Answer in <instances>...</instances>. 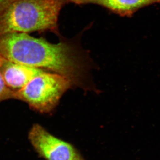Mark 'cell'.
Segmentation results:
<instances>
[{
    "mask_svg": "<svg viewBox=\"0 0 160 160\" xmlns=\"http://www.w3.org/2000/svg\"><path fill=\"white\" fill-rule=\"evenodd\" d=\"M0 54L8 61L64 76L72 85L82 83L81 63L73 49L66 43L51 44L24 33L8 34L0 36Z\"/></svg>",
    "mask_w": 160,
    "mask_h": 160,
    "instance_id": "1",
    "label": "cell"
},
{
    "mask_svg": "<svg viewBox=\"0 0 160 160\" xmlns=\"http://www.w3.org/2000/svg\"><path fill=\"white\" fill-rule=\"evenodd\" d=\"M67 0H16L0 8V36L55 31Z\"/></svg>",
    "mask_w": 160,
    "mask_h": 160,
    "instance_id": "2",
    "label": "cell"
},
{
    "mask_svg": "<svg viewBox=\"0 0 160 160\" xmlns=\"http://www.w3.org/2000/svg\"><path fill=\"white\" fill-rule=\"evenodd\" d=\"M72 83L64 76L45 72L32 79L24 88L14 91V98L27 103L41 113L53 111Z\"/></svg>",
    "mask_w": 160,
    "mask_h": 160,
    "instance_id": "3",
    "label": "cell"
},
{
    "mask_svg": "<svg viewBox=\"0 0 160 160\" xmlns=\"http://www.w3.org/2000/svg\"><path fill=\"white\" fill-rule=\"evenodd\" d=\"M28 138L36 152L46 160H85L72 145L54 136L40 124L32 126Z\"/></svg>",
    "mask_w": 160,
    "mask_h": 160,
    "instance_id": "4",
    "label": "cell"
},
{
    "mask_svg": "<svg viewBox=\"0 0 160 160\" xmlns=\"http://www.w3.org/2000/svg\"><path fill=\"white\" fill-rule=\"evenodd\" d=\"M1 73L8 87L13 91L24 88L32 79L44 72L41 68L29 67L7 61L3 66Z\"/></svg>",
    "mask_w": 160,
    "mask_h": 160,
    "instance_id": "5",
    "label": "cell"
},
{
    "mask_svg": "<svg viewBox=\"0 0 160 160\" xmlns=\"http://www.w3.org/2000/svg\"><path fill=\"white\" fill-rule=\"evenodd\" d=\"M67 2L77 5H98L121 16L130 17L141 8L160 4V0H67Z\"/></svg>",
    "mask_w": 160,
    "mask_h": 160,
    "instance_id": "6",
    "label": "cell"
},
{
    "mask_svg": "<svg viewBox=\"0 0 160 160\" xmlns=\"http://www.w3.org/2000/svg\"><path fill=\"white\" fill-rule=\"evenodd\" d=\"M10 98H14V91L7 87L0 72V102Z\"/></svg>",
    "mask_w": 160,
    "mask_h": 160,
    "instance_id": "7",
    "label": "cell"
},
{
    "mask_svg": "<svg viewBox=\"0 0 160 160\" xmlns=\"http://www.w3.org/2000/svg\"><path fill=\"white\" fill-rule=\"evenodd\" d=\"M15 1L16 0H0V8Z\"/></svg>",
    "mask_w": 160,
    "mask_h": 160,
    "instance_id": "8",
    "label": "cell"
},
{
    "mask_svg": "<svg viewBox=\"0 0 160 160\" xmlns=\"http://www.w3.org/2000/svg\"><path fill=\"white\" fill-rule=\"evenodd\" d=\"M8 60H6L1 54H0V68H1L3 64Z\"/></svg>",
    "mask_w": 160,
    "mask_h": 160,
    "instance_id": "9",
    "label": "cell"
}]
</instances>
